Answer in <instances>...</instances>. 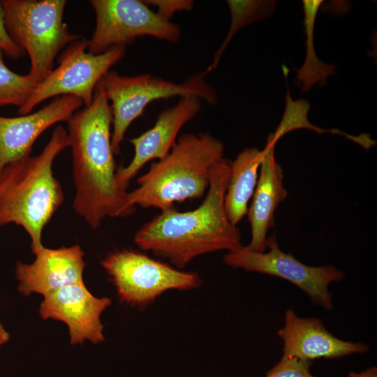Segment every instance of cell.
<instances>
[{
	"mask_svg": "<svg viewBox=\"0 0 377 377\" xmlns=\"http://www.w3.org/2000/svg\"><path fill=\"white\" fill-rule=\"evenodd\" d=\"M112 112L106 95L96 89L91 104L67 121L75 188L73 207L92 228L107 217L132 214L128 191L116 182L117 163L111 145Z\"/></svg>",
	"mask_w": 377,
	"mask_h": 377,
	"instance_id": "1",
	"label": "cell"
},
{
	"mask_svg": "<svg viewBox=\"0 0 377 377\" xmlns=\"http://www.w3.org/2000/svg\"><path fill=\"white\" fill-rule=\"evenodd\" d=\"M230 163L222 158L214 166L199 207L183 212L174 207L161 210L135 232V244L179 269L202 254L241 248L240 231L229 220L224 204Z\"/></svg>",
	"mask_w": 377,
	"mask_h": 377,
	"instance_id": "2",
	"label": "cell"
},
{
	"mask_svg": "<svg viewBox=\"0 0 377 377\" xmlns=\"http://www.w3.org/2000/svg\"><path fill=\"white\" fill-rule=\"evenodd\" d=\"M69 145L67 131L58 126L38 155L8 163L0 173V227L11 223L22 227L34 253L43 247V230L64 200L52 164Z\"/></svg>",
	"mask_w": 377,
	"mask_h": 377,
	"instance_id": "3",
	"label": "cell"
},
{
	"mask_svg": "<svg viewBox=\"0 0 377 377\" xmlns=\"http://www.w3.org/2000/svg\"><path fill=\"white\" fill-rule=\"evenodd\" d=\"M223 151V142L208 133L181 135L170 152L138 179V186L127 193L128 205L163 210L177 202L202 198Z\"/></svg>",
	"mask_w": 377,
	"mask_h": 377,
	"instance_id": "4",
	"label": "cell"
},
{
	"mask_svg": "<svg viewBox=\"0 0 377 377\" xmlns=\"http://www.w3.org/2000/svg\"><path fill=\"white\" fill-rule=\"evenodd\" d=\"M6 29L29 57L34 84L53 70L54 60L65 46L82 38L70 33L64 22L65 0H3Z\"/></svg>",
	"mask_w": 377,
	"mask_h": 377,
	"instance_id": "5",
	"label": "cell"
},
{
	"mask_svg": "<svg viewBox=\"0 0 377 377\" xmlns=\"http://www.w3.org/2000/svg\"><path fill=\"white\" fill-rule=\"evenodd\" d=\"M202 73L176 83L150 74L124 76L114 71L106 73L96 86L112 103L113 153L120 152L121 144L131 124L143 114L154 101L172 96H196L209 104L217 103L215 89L205 80Z\"/></svg>",
	"mask_w": 377,
	"mask_h": 377,
	"instance_id": "6",
	"label": "cell"
},
{
	"mask_svg": "<svg viewBox=\"0 0 377 377\" xmlns=\"http://www.w3.org/2000/svg\"><path fill=\"white\" fill-rule=\"evenodd\" d=\"M101 265L120 300L133 306H147L169 290H191L201 284L198 274L179 270L134 250L110 252Z\"/></svg>",
	"mask_w": 377,
	"mask_h": 377,
	"instance_id": "7",
	"label": "cell"
},
{
	"mask_svg": "<svg viewBox=\"0 0 377 377\" xmlns=\"http://www.w3.org/2000/svg\"><path fill=\"white\" fill-rule=\"evenodd\" d=\"M87 47L83 38L69 44L58 57V67L35 86L18 114H29L41 102L57 96H74L89 106L98 83L124 57L126 47H113L99 54L87 52Z\"/></svg>",
	"mask_w": 377,
	"mask_h": 377,
	"instance_id": "8",
	"label": "cell"
},
{
	"mask_svg": "<svg viewBox=\"0 0 377 377\" xmlns=\"http://www.w3.org/2000/svg\"><path fill=\"white\" fill-rule=\"evenodd\" d=\"M96 27L88 40V52L103 53L113 47L132 43L141 36H151L170 43L180 38V27L151 10L140 0H91Z\"/></svg>",
	"mask_w": 377,
	"mask_h": 377,
	"instance_id": "9",
	"label": "cell"
},
{
	"mask_svg": "<svg viewBox=\"0 0 377 377\" xmlns=\"http://www.w3.org/2000/svg\"><path fill=\"white\" fill-rule=\"evenodd\" d=\"M267 252H256L246 246L228 251L223 257L227 265L246 271L275 276L297 286L311 302L327 310L333 308L332 295L328 289L334 281L344 279L343 272L332 265L309 266L291 253L283 252L276 235L267 237Z\"/></svg>",
	"mask_w": 377,
	"mask_h": 377,
	"instance_id": "10",
	"label": "cell"
},
{
	"mask_svg": "<svg viewBox=\"0 0 377 377\" xmlns=\"http://www.w3.org/2000/svg\"><path fill=\"white\" fill-rule=\"evenodd\" d=\"M111 302L107 297L93 295L82 281L45 297L39 313L43 319L65 323L71 344L82 343L85 340L98 343L105 340L101 315Z\"/></svg>",
	"mask_w": 377,
	"mask_h": 377,
	"instance_id": "11",
	"label": "cell"
},
{
	"mask_svg": "<svg viewBox=\"0 0 377 377\" xmlns=\"http://www.w3.org/2000/svg\"><path fill=\"white\" fill-rule=\"evenodd\" d=\"M201 99L196 96L181 97L177 103L162 111L152 128L130 139L134 156L130 163L117 168L116 182L127 191L130 182L149 161L164 158L177 141L180 129L200 111Z\"/></svg>",
	"mask_w": 377,
	"mask_h": 377,
	"instance_id": "12",
	"label": "cell"
},
{
	"mask_svg": "<svg viewBox=\"0 0 377 377\" xmlns=\"http://www.w3.org/2000/svg\"><path fill=\"white\" fill-rule=\"evenodd\" d=\"M83 102L74 96L55 98L34 113L17 117L0 116V173L13 161L30 156L37 138L47 128L68 121Z\"/></svg>",
	"mask_w": 377,
	"mask_h": 377,
	"instance_id": "13",
	"label": "cell"
},
{
	"mask_svg": "<svg viewBox=\"0 0 377 377\" xmlns=\"http://www.w3.org/2000/svg\"><path fill=\"white\" fill-rule=\"evenodd\" d=\"M31 264L17 262V290L23 295L36 293L46 297L58 290L82 281L84 252L79 245L56 249L43 247Z\"/></svg>",
	"mask_w": 377,
	"mask_h": 377,
	"instance_id": "14",
	"label": "cell"
},
{
	"mask_svg": "<svg viewBox=\"0 0 377 377\" xmlns=\"http://www.w3.org/2000/svg\"><path fill=\"white\" fill-rule=\"evenodd\" d=\"M277 335L283 342L281 358L310 361L337 359L369 350L367 345L340 339L330 332L320 318H301L293 310L286 311L284 325Z\"/></svg>",
	"mask_w": 377,
	"mask_h": 377,
	"instance_id": "15",
	"label": "cell"
},
{
	"mask_svg": "<svg viewBox=\"0 0 377 377\" xmlns=\"http://www.w3.org/2000/svg\"><path fill=\"white\" fill-rule=\"evenodd\" d=\"M275 145L267 137L263 151L260 175L248 209L251 239L246 247L256 252L267 249V232L274 226V212L286 199L288 192L283 186V173L274 156Z\"/></svg>",
	"mask_w": 377,
	"mask_h": 377,
	"instance_id": "16",
	"label": "cell"
},
{
	"mask_svg": "<svg viewBox=\"0 0 377 377\" xmlns=\"http://www.w3.org/2000/svg\"><path fill=\"white\" fill-rule=\"evenodd\" d=\"M263 155V151L257 148H245L230 163L224 204L229 220L235 226L248 213V204L258 182Z\"/></svg>",
	"mask_w": 377,
	"mask_h": 377,
	"instance_id": "17",
	"label": "cell"
},
{
	"mask_svg": "<svg viewBox=\"0 0 377 377\" xmlns=\"http://www.w3.org/2000/svg\"><path fill=\"white\" fill-rule=\"evenodd\" d=\"M323 3V0H304L302 1L306 52L304 64L297 70L296 76L297 86L301 87L302 92L309 91L316 83H318L320 87L325 86L327 78L337 73L336 66L320 61L317 57L314 48L313 34L316 17Z\"/></svg>",
	"mask_w": 377,
	"mask_h": 377,
	"instance_id": "18",
	"label": "cell"
},
{
	"mask_svg": "<svg viewBox=\"0 0 377 377\" xmlns=\"http://www.w3.org/2000/svg\"><path fill=\"white\" fill-rule=\"evenodd\" d=\"M310 109V103L304 99L293 101L289 89L286 96V107L281 122L273 133L269 134L272 142L276 145L277 141L286 133L297 129L306 128L311 130L318 134L332 133L341 135L346 138L353 141L362 147L364 149H369L376 144V141L370 138L367 133L360 135H352L339 129H325L312 124L308 119V112Z\"/></svg>",
	"mask_w": 377,
	"mask_h": 377,
	"instance_id": "19",
	"label": "cell"
},
{
	"mask_svg": "<svg viewBox=\"0 0 377 377\" xmlns=\"http://www.w3.org/2000/svg\"><path fill=\"white\" fill-rule=\"evenodd\" d=\"M226 3L230 12V26L213 61L202 72L205 76L216 68L224 50L238 31L255 21L269 17L276 6V1L273 0H228Z\"/></svg>",
	"mask_w": 377,
	"mask_h": 377,
	"instance_id": "20",
	"label": "cell"
},
{
	"mask_svg": "<svg viewBox=\"0 0 377 377\" xmlns=\"http://www.w3.org/2000/svg\"><path fill=\"white\" fill-rule=\"evenodd\" d=\"M0 49V108L5 105L22 106L29 98L35 85L30 76L20 75L9 69Z\"/></svg>",
	"mask_w": 377,
	"mask_h": 377,
	"instance_id": "21",
	"label": "cell"
},
{
	"mask_svg": "<svg viewBox=\"0 0 377 377\" xmlns=\"http://www.w3.org/2000/svg\"><path fill=\"white\" fill-rule=\"evenodd\" d=\"M311 364L312 362L295 357L281 358L266 373L265 377H315L310 372Z\"/></svg>",
	"mask_w": 377,
	"mask_h": 377,
	"instance_id": "22",
	"label": "cell"
},
{
	"mask_svg": "<svg viewBox=\"0 0 377 377\" xmlns=\"http://www.w3.org/2000/svg\"><path fill=\"white\" fill-rule=\"evenodd\" d=\"M144 2L157 8L156 13L168 21L176 12L191 10L194 5L192 0H146Z\"/></svg>",
	"mask_w": 377,
	"mask_h": 377,
	"instance_id": "23",
	"label": "cell"
},
{
	"mask_svg": "<svg viewBox=\"0 0 377 377\" xmlns=\"http://www.w3.org/2000/svg\"><path fill=\"white\" fill-rule=\"evenodd\" d=\"M0 49L12 59L21 58L25 52L10 36L5 24L4 10L0 1Z\"/></svg>",
	"mask_w": 377,
	"mask_h": 377,
	"instance_id": "24",
	"label": "cell"
},
{
	"mask_svg": "<svg viewBox=\"0 0 377 377\" xmlns=\"http://www.w3.org/2000/svg\"><path fill=\"white\" fill-rule=\"evenodd\" d=\"M348 377H377V368L371 367L360 372L352 371L349 373Z\"/></svg>",
	"mask_w": 377,
	"mask_h": 377,
	"instance_id": "25",
	"label": "cell"
},
{
	"mask_svg": "<svg viewBox=\"0 0 377 377\" xmlns=\"http://www.w3.org/2000/svg\"><path fill=\"white\" fill-rule=\"evenodd\" d=\"M9 340V334L0 322V347Z\"/></svg>",
	"mask_w": 377,
	"mask_h": 377,
	"instance_id": "26",
	"label": "cell"
}]
</instances>
